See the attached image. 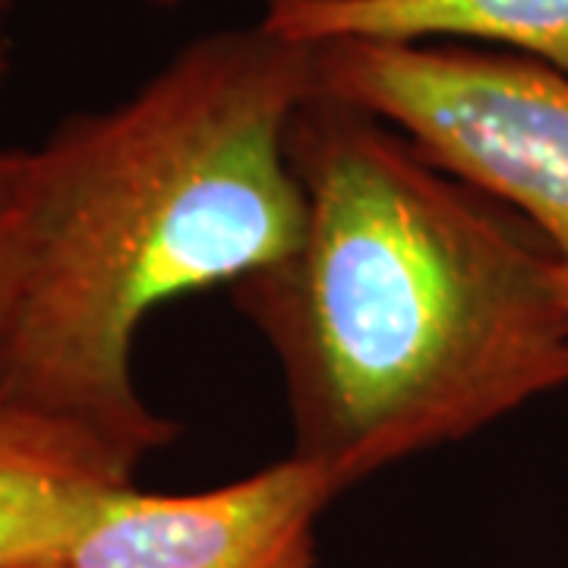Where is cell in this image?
Here are the masks:
<instances>
[{"label":"cell","mask_w":568,"mask_h":568,"mask_svg":"<svg viewBox=\"0 0 568 568\" xmlns=\"http://www.w3.org/2000/svg\"><path fill=\"white\" fill-rule=\"evenodd\" d=\"M328 92L398 126L433 162L537 231L568 291V73L474 41H316Z\"/></svg>","instance_id":"cell-3"},{"label":"cell","mask_w":568,"mask_h":568,"mask_svg":"<svg viewBox=\"0 0 568 568\" xmlns=\"http://www.w3.org/2000/svg\"><path fill=\"white\" fill-rule=\"evenodd\" d=\"M263 26L284 39L474 41L518 51L568 73V0H361L275 3Z\"/></svg>","instance_id":"cell-6"},{"label":"cell","mask_w":568,"mask_h":568,"mask_svg":"<svg viewBox=\"0 0 568 568\" xmlns=\"http://www.w3.org/2000/svg\"><path fill=\"white\" fill-rule=\"evenodd\" d=\"M316 48L268 26L200 36L104 111L32 149L20 320L0 395L80 414L152 455L181 426L142 402L133 351L159 306L234 287L297 244L291 118Z\"/></svg>","instance_id":"cell-2"},{"label":"cell","mask_w":568,"mask_h":568,"mask_svg":"<svg viewBox=\"0 0 568 568\" xmlns=\"http://www.w3.org/2000/svg\"><path fill=\"white\" fill-rule=\"evenodd\" d=\"M142 3L159 7V10H171V7H178V3H183V0H142Z\"/></svg>","instance_id":"cell-10"},{"label":"cell","mask_w":568,"mask_h":568,"mask_svg":"<svg viewBox=\"0 0 568 568\" xmlns=\"http://www.w3.org/2000/svg\"><path fill=\"white\" fill-rule=\"evenodd\" d=\"M297 244L231 287L275 357L291 455L342 489L568 386V291L508 205L323 82L291 118Z\"/></svg>","instance_id":"cell-1"},{"label":"cell","mask_w":568,"mask_h":568,"mask_svg":"<svg viewBox=\"0 0 568 568\" xmlns=\"http://www.w3.org/2000/svg\"><path fill=\"white\" fill-rule=\"evenodd\" d=\"M275 3H361V0H265V7H275Z\"/></svg>","instance_id":"cell-9"},{"label":"cell","mask_w":568,"mask_h":568,"mask_svg":"<svg viewBox=\"0 0 568 568\" xmlns=\"http://www.w3.org/2000/svg\"><path fill=\"white\" fill-rule=\"evenodd\" d=\"M345 489L287 455L196 493H118L67 568H313L316 525Z\"/></svg>","instance_id":"cell-4"},{"label":"cell","mask_w":568,"mask_h":568,"mask_svg":"<svg viewBox=\"0 0 568 568\" xmlns=\"http://www.w3.org/2000/svg\"><path fill=\"white\" fill-rule=\"evenodd\" d=\"M32 149L0 145V373L20 320L26 263H29V224H32Z\"/></svg>","instance_id":"cell-7"},{"label":"cell","mask_w":568,"mask_h":568,"mask_svg":"<svg viewBox=\"0 0 568 568\" xmlns=\"http://www.w3.org/2000/svg\"><path fill=\"white\" fill-rule=\"evenodd\" d=\"M145 458L80 414L0 395V568H67Z\"/></svg>","instance_id":"cell-5"},{"label":"cell","mask_w":568,"mask_h":568,"mask_svg":"<svg viewBox=\"0 0 568 568\" xmlns=\"http://www.w3.org/2000/svg\"><path fill=\"white\" fill-rule=\"evenodd\" d=\"M7 20H10V3L0 0V82L10 70V29H7Z\"/></svg>","instance_id":"cell-8"}]
</instances>
